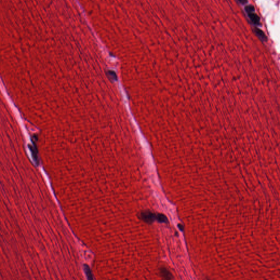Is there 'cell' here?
I'll use <instances>...</instances> for the list:
<instances>
[{
  "mask_svg": "<svg viewBox=\"0 0 280 280\" xmlns=\"http://www.w3.org/2000/svg\"><path fill=\"white\" fill-rule=\"evenodd\" d=\"M141 218L146 223H152L156 218V216L149 211H145L141 214Z\"/></svg>",
  "mask_w": 280,
  "mask_h": 280,
  "instance_id": "1",
  "label": "cell"
},
{
  "mask_svg": "<svg viewBox=\"0 0 280 280\" xmlns=\"http://www.w3.org/2000/svg\"><path fill=\"white\" fill-rule=\"evenodd\" d=\"M248 15L249 17L251 22L253 23L256 25H259L260 24V18L257 14L254 13H248Z\"/></svg>",
  "mask_w": 280,
  "mask_h": 280,
  "instance_id": "2",
  "label": "cell"
},
{
  "mask_svg": "<svg viewBox=\"0 0 280 280\" xmlns=\"http://www.w3.org/2000/svg\"><path fill=\"white\" fill-rule=\"evenodd\" d=\"M254 32L258 37L261 40H262V41H267V37L265 33L262 30L256 27L254 29Z\"/></svg>",
  "mask_w": 280,
  "mask_h": 280,
  "instance_id": "3",
  "label": "cell"
},
{
  "mask_svg": "<svg viewBox=\"0 0 280 280\" xmlns=\"http://www.w3.org/2000/svg\"><path fill=\"white\" fill-rule=\"evenodd\" d=\"M161 273L162 275L165 279H172V276L171 275L170 273L167 271L165 268L162 269L161 270Z\"/></svg>",
  "mask_w": 280,
  "mask_h": 280,
  "instance_id": "4",
  "label": "cell"
},
{
  "mask_svg": "<svg viewBox=\"0 0 280 280\" xmlns=\"http://www.w3.org/2000/svg\"><path fill=\"white\" fill-rule=\"evenodd\" d=\"M156 218L160 222H163V223H167L168 222V220L166 218V217L163 214H159L157 216H156Z\"/></svg>",
  "mask_w": 280,
  "mask_h": 280,
  "instance_id": "5",
  "label": "cell"
},
{
  "mask_svg": "<svg viewBox=\"0 0 280 280\" xmlns=\"http://www.w3.org/2000/svg\"><path fill=\"white\" fill-rule=\"evenodd\" d=\"M245 10L246 12L248 13H254L255 12V8L252 5H248L246 6L245 7Z\"/></svg>",
  "mask_w": 280,
  "mask_h": 280,
  "instance_id": "6",
  "label": "cell"
},
{
  "mask_svg": "<svg viewBox=\"0 0 280 280\" xmlns=\"http://www.w3.org/2000/svg\"><path fill=\"white\" fill-rule=\"evenodd\" d=\"M238 1L241 4H243V5L247 4V2H248V0H238Z\"/></svg>",
  "mask_w": 280,
  "mask_h": 280,
  "instance_id": "7",
  "label": "cell"
}]
</instances>
